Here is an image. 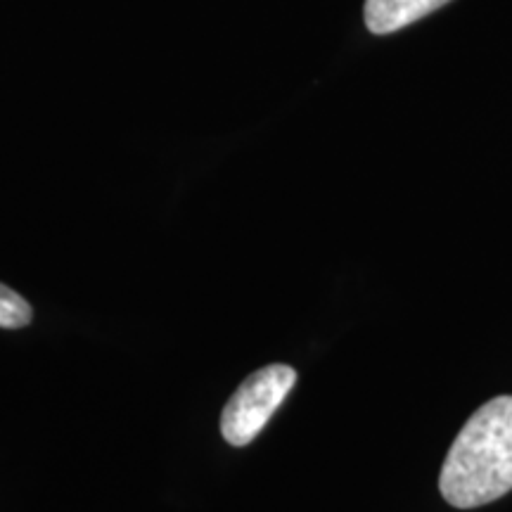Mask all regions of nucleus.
<instances>
[{"label":"nucleus","mask_w":512,"mask_h":512,"mask_svg":"<svg viewBox=\"0 0 512 512\" xmlns=\"http://www.w3.org/2000/svg\"><path fill=\"white\" fill-rule=\"evenodd\" d=\"M441 496L470 510L512 491V396L486 401L453 441L439 477Z\"/></svg>","instance_id":"nucleus-1"},{"label":"nucleus","mask_w":512,"mask_h":512,"mask_svg":"<svg viewBox=\"0 0 512 512\" xmlns=\"http://www.w3.org/2000/svg\"><path fill=\"white\" fill-rule=\"evenodd\" d=\"M297 384V370L285 363L256 370L230 396L221 415V434L230 446H247L259 437L285 396Z\"/></svg>","instance_id":"nucleus-2"},{"label":"nucleus","mask_w":512,"mask_h":512,"mask_svg":"<svg viewBox=\"0 0 512 512\" xmlns=\"http://www.w3.org/2000/svg\"><path fill=\"white\" fill-rule=\"evenodd\" d=\"M451 0H366V24L377 36L394 34Z\"/></svg>","instance_id":"nucleus-3"},{"label":"nucleus","mask_w":512,"mask_h":512,"mask_svg":"<svg viewBox=\"0 0 512 512\" xmlns=\"http://www.w3.org/2000/svg\"><path fill=\"white\" fill-rule=\"evenodd\" d=\"M31 318H34V311H31L27 299L0 283V328H27Z\"/></svg>","instance_id":"nucleus-4"}]
</instances>
